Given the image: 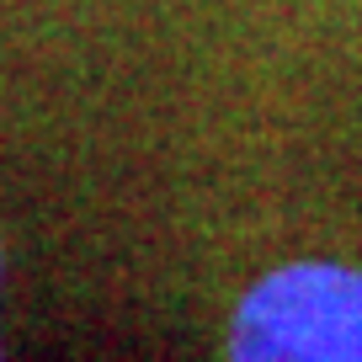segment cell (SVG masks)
Listing matches in <instances>:
<instances>
[{
    "label": "cell",
    "mask_w": 362,
    "mask_h": 362,
    "mask_svg": "<svg viewBox=\"0 0 362 362\" xmlns=\"http://www.w3.org/2000/svg\"><path fill=\"white\" fill-rule=\"evenodd\" d=\"M235 357H362V267L288 261L267 272L229 320Z\"/></svg>",
    "instance_id": "1"
}]
</instances>
